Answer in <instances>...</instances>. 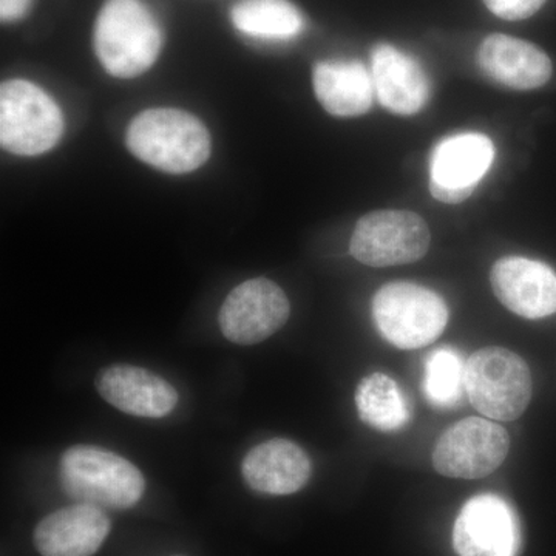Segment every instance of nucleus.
<instances>
[{
    "label": "nucleus",
    "mask_w": 556,
    "mask_h": 556,
    "mask_svg": "<svg viewBox=\"0 0 556 556\" xmlns=\"http://www.w3.org/2000/svg\"><path fill=\"white\" fill-rule=\"evenodd\" d=\"M127 148L166 174L199 169L211 156V135L197 116L178 109H149L131 119Z\"/></svg>",
    "instance_id": "1"
},
{
    "label": "nucleus",
    "mask_w": 556,
    "mask_h": 556,
    "mask_svg": "<svg viewBox=\"0 0 556 556\" xmlns=\"http://www.w3.org/2000/svg\"><path fill=\"white\" fill-rule=\"evenodd\" d=\"M94 53L109 75L131 79L159 60L163 36L148 7L139 0H108L93 31Z\"/></svg>",
    "instance_id": "2"
},
{
    "label": "nucleus",
    "mask_w": 556,
    "mask_h": 556,
    "mask_svg": "<svg viewBox=\"0 0 556 556\" xmlns=\"http://www.w3.org/2000/svg\"><path fill=\"white\" fill-rule=\"evenodd\" d=\"M58 478L65 495L102 510L137 506L146 490L144 477L135 464L94 445L65 450Z\"/></svg>",
    "instance_id": "3"
},
{
    "label": "nucleus",
    "mask_w": 556,
    "mask_h": 556,
    "mask_svg": "<svg viewBox=\"0 0 556 556\" xmlns=\"http://www.w3.org/2000/svg\"><path fill=\"white\" fill-rule=\"evenodd\" d=\"M379 334L399 350H417L441 338L448 308L438 292L412 281H391L372 299Z\"/></svg>",
    "instance_id": "4"
},
{
    "label": "nucleus",
    "mask_w": 556,
    "mask_h": 556,
    "mask_svg": "<svg viewBox=\"0 0 556 556\" xmlns=\"http://www.w3.org/2000/svg\"><path fill=\"white\" fill-rule=\"evenodd\" d=\"M532 375L525 358L501 346H486L466 362V394L492 420L518 419L532 401Z\"/></svg>",
    "instance_id": "5"
},
{
    "label": "nucleus",
    "mask_w": 556,
    "mask_h": 556,
    "mask_svg": "<svg viewBox=\"0 0 556 556\" xmlns=\"http://www.w3.org/2000/svg\"><path fill=\"white\" fill-rule=\"evenodd\" d=\"M64 134V116L56 102L24 79L0 87V142L7 152L36 156L49 152Z\"/></svg>",
    "instance_id": "6"
},
{
    "label": "nucleus",
    "mask_w": 556,
    "mask_h": 556,
    "mask_svg": "<svg viewBox=\"0 0 556 556\" xmlns=\"http://www.w3.org/2000/svg\"><path fill=\"white\" fill-rule=\"evenodd\" d=\"M430 240V229L419 214L387 208L369 212L358 219L350 252L362 265L388 268L426 257Z\"/></svg>",
    "instance_id": "7"
},
{
    "label": "nucleus",
    "mask_w": 556,
    "mask_h": 556,
    "mask_svg": "<svg viewBox=\"0 0 556 556\" xmlns=\"http://www.w3.org/2000/svg\"><path fill=\"white\" fill-rule=\"evenodd\" d=\"M508 450L506 428L482 417H467L439 438L433 467L442 477L481 479L503 466Z\"/></svg>",
    "instance_id": "8"
},
{
    "label": "nucleus",
    "mask_w": 556,
    "mask_h": 556,
    "mask_svg": "<svg viewBox=\"0 0 556 556\" xmlns=\"http://www.w3.org/2000/svg\"><path fill=\"white\" fill-rule=\"evenodd\" d=\"M291 316L283 289L268 278H252L233 288L219 309L223 336L237 345H257L276 334Z\"/></svg>",
    "instance_id": "9"
},
{
    "label": "nucleus",
    "mask_w": 556,
    "mask_h": 556,
    "mask_svg": "<svg viewBox=\"0 0 556 556\" xmlns=\"http://www.w3.org/2000/svg\"><path fill=\"white\" fill-rule=\"evenodd\" d=\"M453 547L459 556H517V515L503 497L490 493L471 497L457 515Z\"/></svg>",
    "instance_id": "10"
},
{
    "label": "nucleus",
    "mask_w": 556,
    "mask_h": 556,
    "mask_svg": "<svg viewBox=\"0 0 556 556\" xmlns=\"http://www.w3.org/2000/svg\"><path fill=\"white\" fill-rule=\"evenodd\" d=\"M490 285L496 299L519 317L536 320L556 313V274L546 263L500 258L490 273Z\"/></svg>",
    "instance_id": "11"
},
{
    "label": "nucleus",
    "mask_w": 556,
    "mask_h": 556,
    "mask_svg": "<svg viewBox=\"0 0 556 556\" xmlns=\"http://www.w3.org/2000/svg\"><path fill=\"white\" fill-rule=\"evenodd\" d=\"M98 393L112 407L130 416L160 419L178 405V393L167 380L134 365L102 368L94 379Z\"/></svg>",
    "instance_id": "12"
},
{
    "label": "nucleus",
    "mask_w": 556,
    "mask_h": 556,
    "mask_svg": "<svg viewBox=\"0 0 556 556\" xmlns=\"http://www.w3.org/2000/svg\"><path fill=\"white\" fill-rule=\"evenodd\" d=\"M371 78L380 105L394 115H415L430 100L426 70L415 58L390 43L372 49Z\"/></svg>",
    "instance_id": "13"
},
{
    "label": "nucleus",
    "mask_w": 556,
    "mask_h": 556,
    "mask_svg": "<svg viewBox=\"0 0 556 556\" xmlns=\"http://www.w3.org/2000/svg\"><path fill=\"white\" fill-rule=\"evenodd\" d=\"M112 522L89 504L61 508L36 526L35 546L42 556H91L108 540Z\"/></svg>",
    "instance_id": "14"
},
{
    "label": "nucleus",
    "mask_w": 556,
    "mask_h": 556,
    "mask_svg": "<svg viewBox=\"0 0 556 556\" xmlns=\"http://www.w3.org/2000/svg\"><path fill=\"white\" fill-rule=\"evenodd\" d=\"M478 64L490 79L511 90L540 89L554 73L551 58L540 47L507 35L486 36Z\"/></svg>",
    "instance_id": "15"
},
{
    "label": "nucleus",
    "mask_w": 556,
    "mask_h": 556,
    "mask_svg": "<svg viewBox=\"0 0 556 556\" xmlns=\"http://www.w3.org/2000/svg\"><path fill=\"white\" fill-rule=\"evenodd\" d=\"M309 456L305 450L276 438L249 450L241 463V475L252 490L265 495L285 496L299 492L311 478Z\"/></svg>",
    "instance_id": "16"
},
{
    "label": "nucleus",
    "mask_w": 556,
    "mask_h": 556,
    "mask_svg": "<svg viewBox=\"0 0 556 556\" xmlns=\"http://www.w3.org/2000/svg\"><path fill=\"white\" fill-rule=\"evenodd\" d=\"M313 86L321 108L338 118L365 115L376 97L371 72L361 62H318Z\"/></svg>",
    "instance_id": "17"
},
{
    "label": "nucleus",
    "mask_w": 556,
    "mask_h": 556,
    "mask_svg": "<svg viewBox=\"0 0 556 556\" xmlns=\"http://www.w3.org/2000/svg\"><path fill=\"white\" fill-rule=\"evenodd\" d=\"M495 148L482 134H459L442 139L431 153L430 181L445 188H473L492 166Z\"/></svg>",
    "instance_id": "18"
},
{
    "label": "nucleus",
    "mask_w": 556,
    "mask_h": 556,
    "mask_svg": "<svg viewBox=\"0 0 556 556\" xmlns=\"http://www.w3.org/2000/svg\"><path fill=\"white\" fill-rule=\"evenodd\" d=\"M354 401L362 422L375 430L394 433L408 424L407 399L386 372H372L362 379Z\"/></svg>",
    "instance_id": "19"
},
{
    "label": "nucleus",
    "mask_w": 556,
    "mask_h": 556,
    "mask_svg": "<svg viewBox=\"0 0 556 556\" xmlns=\"http://www.w3.org/2000/svg\"><path fill=\"white\" fill-rule=\"evenodd\" d=\"M230 20L237 30L260 39H291L305 28L303 14L289 0H239Z\"/></svg>",
    "instance_id": "20"
},
{
    "label": "nucleus",
    "mask_w": 556,
    "mask_h": 556,
    "mask_svg": "<svg viewBox=\"0 0 556 556\" xmlns=\"http://www.w3.org/2000/svg\"><path fill=\"white\" fill-rule=\"evenodd\" d=\"M424 394L434 408H455L466 393V364L452 348L428 354L424 369Z\"/></svg>",
    "instance_id": "21"
},
{
    "label": "nucleus",
    "mask_w": 556,
    "mask_h": 556,
    "mask_svg": "<svg viewBox=\"0 0 556 556\" xmlns=\"http://www.w3.org/2000/svg\"><path fill=\"white\" fill-rule=\"evenodd\" d=\"M486 9L504 21H525L543 9L546 0H484Z\"/></svg>",
    "instance_id": "22"
},
{
    "label": "nucleus",
    "mask_w": 556,
    "mask_h": 556,
    "mask_svg": "<svg viewBox=\"0 0 556 556\" xmlns=\"http://www.w3.org/2000/svg\"><path fill=\"white\" fill-rule=\"evenodd\" d=\"M430 192L438 201L445 204H459L466 201L471 193L475 192L473 188H445V186L437 185L430 181Z\"/></svg>",
    "instance_id": "23"
},
{
    "label": "nucleus",
    "mask_w": 556,
    "mask_h": 556,
    "mask_svg": "<svg viewBox=\"0 0 556 556\" xmlns=\"http://www.w3.org/2000/svg\"><path fill=\"white\" fill-rule=\"evenodd\" d=\"M33 0H0V17L3 22L20 21L30 10Z\"/></svg>",
    "instance_id": "24"
},
{
    "label": "nucleus",
    "mask_w": 556,
    "mask_h": 556,
    "mask_svg": "<svg viewBox=\"0 0 556 556\" xmlns=\"http://www.w3.org/2000/svg\"><path fill=\"white\" fill-rule=\"evenodd\" d=\"M174 556H182V555H174Z\"/></svg>",
    "instance_id": "25"
}]
</instances>
